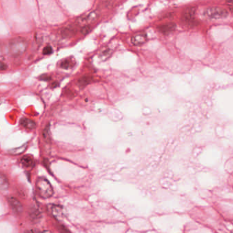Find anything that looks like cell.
I'll return each mask as SVG.
<instances>
[{"label":"cell","instance_id":"obj_1","mask_svg":"<svg viewBox=\"0 0 233 233\" xmlns=\"http://www.w3.org/2000/svg\"><path fill=\"white\" fill-rule=\"evenodd\" d=\"M28 46V42L23 37H15L9 42L8 51L11 56L18 57L23 55Z\"/></svg>","mask_w":233,"mask_h":233},{"label":"cell","instance_id":"obj_2","mask_svg":"<svg viewBox=\"0 0 233 233\" xmlns=\"http://www.w3.org/2000/svg\"><path fill=\"white\" fill-rule=\"evenodd\" d=\"M36 189L39 197L44 199L51 198L54 192L51 184L44 177H39L36 180Z\"/></svg>","mask_w":233,"mask_h":233},{"label":"cell","instance_id":"obj_3","mask_svg":"<svg viewBox=\"0 0 233 233\" xmlns=\"http://www.w3.org/2000/svg\"><path fill=\"white\" fill-rule=\"evenodd\" d=\"M205 14L211 19H223L228 17V12L220 7H210L205 10Z\"/></svg>","mask_w":233,"mask_h":233},{"label":"cell","instance_id":"obj_4","mask_svg":"<svg viewBox=\"0 0 233 233\" xmlns=\"http://www.w3.org/2000/svg\"><path fill=\"white\" fill-rule=\"evenodd\" d=\"M197 8L195 7H188L184 10L182 14V21L183 23L188 25H192L194 23V17Z\"/></svg>","mask_w":233,"mask_h":233},{"label":"cell","instance_id":"obj_5","mask_svg":"<svg viewBox=\"0 0 233 233\" xmlns=\"http://www.w3.org/2000/svg\"><path fill=\"white\" fill-rule=\"evenodd\" d=\"M8 204L12 211L17 215H21L23 213V206L21 202L14 197H9L8 198Z\"/></svg>","mask_w":233,"mask_h":233},{"label":"cell","instance_id":"obj_6","mask_svg":"<svg viewBox=\"0 0 233 233\" xmlns=\"http://www.w3.org/2000/svg\"><path fill=\"white\" fill-rule=\"evenodd\" d=\"M78 26L75 25H69L63 27L60 30V34L63 38H71L75 36L78 31Z\"/></svg>","mask_w":233,"mask_h":233},{"label":"cell","instance_id":"obj_7","mask_svg":"<svg viewBox=\"0 0 233 233\" xmlns=\"http://www.w3.org/2000/svg\"><path fill=\"white\" fill-rule=\"evenodd\" d=\"M49 211L55 219L57 220H61L64 216V213L63 208L60 205H49Z\"/></svg>","mask_w":233,"mask_h":233},{"label":"cell","instance_id":"obj_8","mask_svg":"<svg viewBox=\"0 0 233 233\" xmlns=\"http://www.w3.org/2000/svg\"><path fill=\"white\" fill-rule=\"evenodd\" d=\"M29 217L33 224H37L42 220V213L38 209L32 206L29 211Z\"/></svg>","mask_w":233,"mask_h":233},{"label":"cell","instance_id":"obj_9","mask_svg":"<svg viewBox=\"0 0 233 233\" xmlns=\"http://www.w3.org/2000/svg\"><path fill=\"white\" fill-rule=\"evenodd\" d=\"M176 29V25L174 23H164L158 26V29L162 34L164 35H168L175 31Z\"/></svg>","mask_w":233,"mask_h":233},{"label":"cell","instance_id":"obj_10","mask_svg":"<svg viewBox=\"0 0 233 233\" xmlns=\"http://www.w3.org/2000/svg\"><path fill=\"white\" fill-rule=\"evenodd\" d=\"M98 15L99 14L97 12L94 11V12H91L81 17L79 19V23L86 25L93 23L98 18Z\"/></svg>","mask_w":233,"mask_h":233},{"label":"cell","instance_id":"obj_11","mask_svg":"<svg viewBox=\"0 0 233 233\" xmlns=\"http://www.w3.org/2000/svg\"><path fill=\"white\" fill-rule=\"evenodd\" d=\"M146 40L147 36L145 34H143V33L136 34L134 36H133L131 38L132 43L135 46L142 45L146 42Z\"/></svg>","mask_w":233,"mask_h":233},{"label":"cell","instance_id":"obj_12","mask_svg":"<svg viewBox=\"0 0 233 233\" xmlns=\"http://www.w3.org/2000/svg\"><path fill=\"white\" fill-rule=\"evenodd\" d=\"M21 163L25 168L32 167L34 164V158L32 155H23L21 159Z\"/></svg>","mask_w":233,"mask_h":233},{"label":"cell","instance_id":"obj_13","mask_svg":"<svg viewBox=\"0 0 233 233\" xmlns=\"http://www.w3.org/2000/svg\"><path fill=\"white\" fill-rule=\"evenodd\" d=\"M20 124L23 128L28 129H34L36 128V124L34 121L25 117L21 118L20 120Z\"/></svg>","mask_w":233,"mask_h":233},{"label":"cell","instance_id":"obj_14","mask_svg":"<svg viewBox=\"0 0 233 233\" xmlns=\"http://www.w3.org/2000/svg\"><path fill=\"white\" fill-rule=\"evenodd\" d=\"M9 181L7 177L0 172V191H6L9 188Z\"/></svg>","mask_w":233,"mask_h":233},{"label":"cell","instance_id":"obj_15","mask_svg":"<svg viewBox=\"0 0 233 233\" xmlns=\"http://www.w3.org/2000/svg\"><path fill=\"white\" fill-rule=\"evenodd\" d=\"M93 76L91 75H85L82 77H80L78 80V85L80 87H86L87 85L91 83L93 81Z\"/></svg>","mask_w":233,"mask_h":233},{"label":"cell","instance_id":"obj_16","mask_svg":"<svg viewBox=\"0 0 233 233\" xmlns=\"http://www.w3.org/2000/svg\"><path fill=\"white\" fill-rule=\"evenodd\" d=\"M27 147H28V143H26L20 147H18L16 148H14V149H10L9 151V152L10 154L14 155H18L23 154L26 151V149H27Z\"/></svg>","mask_w":233,"mask_h":233},{"label":"cell","instance_id":"obj_17","mask_svg":"<svg viewBox=\"0 0 233 233\" xmlns=\"http://www.w3.org/2000/svg\"><path fill=\"white\" fill-rule=\"evenodd\" d=\"M42 136L44 139L46 140V142H50L51 141V134H50V124H49L44 128V129L42 132Z\"/></svg>","mask_w":233,"mask_h":233},{"label":"cell","instance_id":"obj_18","mask_svg":"<svg viewBox=\"0 0 233 233\" xmlns=\"http://www.w3.org/2000/svg\"><path fill=\"white\" fill-rule=\"evenodd\" d=\"M56 227H57V231L60 232V233H71V232H70L68 229L63 224H57Z\"/></svg>","mask_w":233,"mask_h":233},{"label":"cell","instance_id":"obj_19","mask_svg":"<svg viewBox=\"0 0 233 233\" xmlns=\"http://www.w3.org/2000/svg\"><path fill=\"white\" fill-rule=\"evenodd\" d=\"M60 66H61V68L63 69H68L72 66L71 61L68 60H65L63 61H61Z\"/></svg>","mask_w":233,"mask_h":233},{"label":"cell","instance_id":"obj_20","mask_svg":"<svg viewBox=\"0 0 233 233\" xmlns=\"http://www.w3.org/2000/svg\"><path fill=\"white\" fill-rule=\"evenodd\" d=\"M91 31V27L90 25H85L81 28L80 33L83 35H87Z\"/></svg>","mask_w":233,"mask_h":233},{"label":"cell","instance_id":"obj_21","mask_svg":"<svg viewBox=\"0 0 233 233\" xmlns=\"http://www.w3.org/2000/svg\"><path fill=\"white\" fill-rule=\"evenodd\" d=\"M53 53V49L51 46H46L43 49L42 54L44 55H49Z\"/></svg>","mask_w":233,"mask_h":233},{"label":"cell","instance_id":"obj_22","mask_svg":"<svg viewBox=\"0 0 233 233\" xmlns=\"http://www.w3.org/2000/svg\"><path fill=\"white\" fill-rule=\"evenodd\" d=\"M8 68V66H7L5 63L2 61H0V70L3 71V70H6Z\"/></svg>","mask_w":233,"mask_h":233},{"label":"cell","instance_id":"obj_23","mask_svg":"<svg viewBox=\"0 0 233 233\" xmlns=\"http://www.w3.org/2000/svg\"><path fill=\"white\" fill-rule=\"evenodd\" d=\"M40 79L42 80H44V81H48V80H51V77L47 75H43L40 77Z\"/></svg>","mask_w":233,"mask_h":233},{"label":"cell","instance_id":"obj_24","mask_svg":"<svg viewBox=\"0 0 233 233\" xmlns=\"http://www.w3.org/2000/svg\"><path fill=\"white\" fill-rule=\"evenodd\" d=\"M112 3H113V0H105L103 6L104 7H108V6H110V5H112Z\"/></svg>","mask_w":233,"mask_h":233},{"label":"cell","instance_id":"obj_25","mask_svg":"<svg viewBox=\"0 0 233 233\" xmlns=\"http://www.w3.org/2000/svg\"><path fill=\"white\" fill-rule=\"evenodd\" d=\"M25 233H38V232H36L35 231H33V230H31V231H27Z\"/></svg>","mask_w":233,"mask_h":233},{"label":"cell","instance_id":"obj_26","mask_svg":"<svg viewBox=\"0 0 233 233\" xmlns=\"http://www.w3.org/2000/svg\"><path fill=\"white\" fill-rule=\"evenodd\" d=\"M38 233H52V232L51 231H44L42 232H40Z\"/></svg>","mask_w":233,"mask_h":233},{"label":"cell","instance_id":"obj_27","mask_svg":"<svg viewBox=\"0 0 233 233\" xmlns=\"http://www.w3.org/2000/svg\"><path fill=\"white\" fill-rule=\"evenodd\" d=\"M57 84L58 83H53V85H52V87H56L57 86H58Z\"/></svg>","mask_w":233,"mask_h":233},{"label":"cell","instance_id":"obj_28","mask_svg":"<svg viewBox=\"0 0 233 233\" xmlns=\"http://www.w3.org/2000/svg\"><path fill=\"white\" fill-rule=\"evenodd\" d=\"M2 55V46L1 45H0V56Z\"/></svg>","mask_w":233,"mask_h":233},{"label":"cell","instance_id":"obj_29","mask_svg":"<svg viewBox=\"0 0 233 233\" xmlns=\"http://www.w3.org/2000/svg\"><path fill=\"white\" fill-rule=\"evenodd\" d=\"M230 10L233 12V5L231 6H230Z\"/></svg>","mask_w":233,"mask_h":233},{"label":"cell","instance_id":"obj_30","mask_svg":"<svg viewBox=\"0 0 233 233\" xmlns=\"http://www.w3.org/2000/svg\"><path fill=\"white\" fill-rule=\"evenodd\" d=\"M1 104H2V102H1V101H0V105H1Z\"/></svg>","mask_w":233,"mask_h":233},{"label":"cell","instance_id":"obj_31","mask_svg":"<svg viewBox=\"0 0 233 233\" xmlns=\"http://www.w3.org/2000/svg\"><path fill=\"white\" fill-rule=\"evenodd\" d=\"M232 233H233V232H232Z\"/></svg>","mask_w":233,"mask_h":233}]
</instances>
